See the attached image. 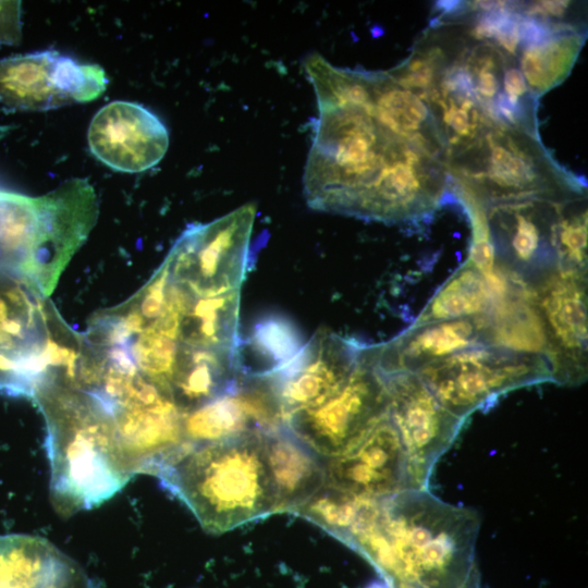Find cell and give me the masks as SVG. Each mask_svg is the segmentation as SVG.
I'll use <instances>...</instances> for the list:
<instances>
[{
    "label": "cell",
    "instance_id": "cell-1",
    "mask_svg": "<svg viewBox=\"0 0 588 588\" xmlns=\"http://www.w3.org/2000/svg\"><path fill=\"white\" fill-rule=\"evenodd\" d=\"M304 69L318 105L303 174L308 206L389 224L431 218L452 194L419 97L384 72L336 68L317 53Z\"/></svg>",
    "mask_w": 588,
    "mask_h": 588
},
{
    "label": "cell",
    "instance_id": "cell-2",
    "mask_svg": "<svg viewBox=\"0 0 588 588\" xmlns=\"http://www.w3.org/2000/svg\"><path fill=\"white\" fill-rule=\"evenodd\" d=\"M478 514L442 502L427 489L382 499L377 515L348 546L391 588H462L474 569Z\"/></svg>",
    "mask_w": 588,
    "mask_h": 588
},
{
    "label": "cell",
    "instance_id": "cell-3",
    "mask_svg": "<svg viewBox=\"0 0 588 588\" xmlns=\"http://www.w3.org/2000/svg\"><path fill=\"white\" fill-rule=\"evenodd\" d=\"M32 401L45 419L50 495L60 513L94 509L134 476L111 411L99 397L45 380L35 387Z\"/></svg>",
    "mask_w": 588,
    "mask_h": 588
},
{
    "label": "cell",
    "instance_id": "cell-4",
    "mask_svg": "<svg viewBox=\"0 0 588 588\" xmlns=\"http://www.w3.org/2000/svg\"><path fill=\"white\" fill-rule=\"evenodd\" d=\"M264 433L187 442L156 476L192 511L206 531H229L277 512Z\"/></svg>",
    "mask_w": 588,
    "mask_h": 588
},
{
    "label": "cell",
    "instance_id": "cell-5",
    "mask_svg": "<svg viewBox=\"0 0 588 588\" xmlns=\"http://www.w3.org/2000/svg\"><path fill=\"white\" fill-rule=\"evenodd\" d=\"M98 211L96 192L86 179H71L37 197L0 186V273L48 298Z\"/></svg>",
    "mask_w": 588,
    "mask_h": 588
},
{
    "label": "cell",
    "instance_id": "cell-6",
    "mask_svg": "<svg viewBox=\"0 0 588 588\" xmlns=\"http://www.w3.org/2000/svg\"><path fill=\"white\" fill-rule=\"evenodd\" d=\"M415 373L446 409L463 419L509 391L553 382L544 355L492 344L460 351Z\"/></svg>",
    "mask_w": 588,
    "mask_h": 588
},
{
    "label": "cell",
    "instance_id": "cell-7",
    "mask_svg": "<svg viewBox=\"0 0 588 588\" xmlns=\"http://www.w3.org/2000/svg\"><path fill=\"white\" fill-rule=\"evenodd\" d=\"M255 216L256 207L245 205L211 222L188 225L166 257L171 280L199 297L241 290Z\"/></svg>",
    "mask_w": 588,
    "mask_h": 588
},
{
    "label": "cell",
    "instance_id": "cell-8",
    "mask_svg": "<svg viewBox=\"0 0 588 588\" xmlns=\"http://www.w3.org/2000/svg\"><path fill=\"white\" fill-rule=\"evenodd\" d=\"M382 375L364 344L345 384L314 407L290 415L285 426L320 457L338 455L358 441L387 414Z\"/></svg>",
    "mask_w": 588,
    "mask_h": 588
},
{
    "label": "cell",
    "instance_id": "cell-9",
    "mask_svg": "<svg viewBox=\"0 0 588 588\" xmlns=\"http://www.w3.org/2000/svg\"><path fill=\"white\" fill-rule=\"evenodd\" d=\"M108 78L98 64L81 63L56 50L0 59V102L23 111H46L97 99Z\"/></svg>",
    "mask_w": 588,
    "mask_h": 588
},
{
    "label": "cell",
    "instance_id": "cell-10",
    "mask_svg": "<svg viewBox=\"0 0 588 588\" xmlns=\"http://www.w3.org/2000/svg\"><path fill=\"white\" fill-rule=\"evenodd\" d=\"M382 377L387 414L406 455L407 489L425 490L434 463L451 446L465 419L446 409L415 372Z\"/></svg>",
    "mask_w": 588,
    "mask_h": 588
},
{
    "label": "cell",
    "instance_id": "cell-11",
    "mask_svg": "<svg viewBox=\"0 0 588 588\" xmlns=\"http://www.w3.org/2000/svg\"><path fill=\"white\" fill-rule=\"evenodd\" d=\"M565 201L525 199L485 207L497 267L527 287L559 269L558 223Z\"/></svg>",
    "mask_w": 588,
    "mask_h": 588
},
{
    "label": "cell",
    "instance_id": "cell-12",
    "mask_svg": "<svg viewBox=\"0 0 588 588\" xmlns=\"http://www.w3.org/2000/svg\"><path fill=\"white\" fill-rule=\"evenodd\" d=\"M108 407L134 475H156L188 442L184 436V414L170 395L143 375Z\"/></svg>",
    "mask_w": 588,
    "mask_h": 588
},
{
    "label": "cell",
    "instance_id": "cell-13",
    "mask_svg": "<svg viewBox=\"0 0 588 588\" xmlns=\"http://www.w3.org/2000/svg\"><path fill=\"white\" fill-rule=\"evenodd\" d=\"M547 336L553 382L587 379V273L556 269L529 287Z\"/></svg>",
    "mask_w": 588,
    "mask_h": 588
},
{
    "label": "cell",
    "instance_id": "cell-14",
    "mask_svg": "<svg viewBox=\"0 0 588 588\" xmlns=\"http://www.w3.org/2000/svg\"><path fill=\"white\" fill-rule=\"evenodd\" d=\"M59 317L47 297L0 273V360L33 391L50 378L48 353Z\"/></svg>",
    "mask_w": 588,
    "mask_h": 588
},
{
    "label": "cell",
    "instance_id": "cell-15",
    "mask_svg": "<svg viewBox=\"0 0 588 588\" xmlns=\"http://www.w3.org/2000/svg\"><path fill=\"white\" fill-rule=\"evenodd\" d=\"M362 343L330 330H318L282 369L267 377L282 417L323 403L347 381Z\"/></svg>",
    "mask_w": 588,
    "mask_h": 588
},
{
    "label": "cell",
    "instance_id": "cell-16",
    "mask_svg": "<svg viewBox=\"0 0 588 588\" xmlns=\"http://www.w3.org/2000/svg\"><path fill=\"white\" fill-rule=\"evenodd\" d=\"M87 140L91 154L109 168L137 173L155 167L164 157L169 132L144 106L115 100L94 115Z\"/></svg>",
    "mask_w": 588,
    "mask_h": 588
},
{
    "label": "cell",
    "instance_id": "cell-17",
    "mask_svg": "<svg viewBox=\"0 0 588 588\" xmlns=\"http://www.w3.org/2000/svg\"><path fill=\"white\" fill-rule=\"evenodd\" d=\"M322 461L326 483L343 491L385 499L407 489L404 446L388 414L347 450Z\"/></svg>",
    "mask_w": 588,
    "mask_h": 588
},
{
    "label": "cell",
    "instance_id": "cell-18",
    "mask_svg": "<svg viewBox=\"0 0 588 588\" xmlns=\"http://www.w3.org/2000/svg\"><path fill=\"white\" fill-rule=\"evenodd\" d=\"M284 426L266 378H240L235 389L184 414V436L191 443L269 432Z\"/></svg>",
    "mask_w": 588,
    "mask_h": 588
},
{
    "label": "cell",
    "instance_id": "cell-19",
    "mask_svg": "<svg viewBox=\"0 0 588 588\" xmlns=\"http://www.w3.org/2000/svg\"><path fill=\"white\" fill-rule=\"evenodd\" d=\"M488 344L483 317L409 326L393 339L368 345L371 360L382 376L416 372L460 351Z\"/></svg>",
    "mask_w": 588,
    "mask_h": 588
},
{
    "label": "cell",
    "instance_id": "cell-20",
    "mask_svg": "<svg viewBox=\"0 0 588 588\" xmlns=\"http://www.w3.org/2000/svg\"><path fill=\"white\" fill-rule=\"evenodd\" d=\"M268 469L277 495V511H290L326 483L322 457L284 425L264 433Z\"/></svg>",
    "mask_w": 588,
    "mask_h": 588
},
{
    "label": "cell",
    "instance_id": "cell-21",
    "mask_svg": "<svg viewBox=\"0 0 588 588\" xmlns=\"http://www.w3.org/2000/svg\"><path fill=\"white\" fill-rule=\"evenodd\" d=\"M235 351L180 345L169 384L176 407L189 413L235 389L240 381Z\"/></svg>",
    "mask_w": 588,
    "mask_h": 588
},
{
    "label": "cell",
    "instance_id": "cell-22",
    "mask_svg": "<svg viewBox=\"0 0 588 588\" xmlns=\"http://www.w3.org/2000/svg\"><path fill=\"white\" fill-rule=\"evenodd\" d=\"M76 567L44 538L0 536V588H58Z\"/></svg>",
    "mask_w": 588,
    "mask_h": 588
},
{
    "label": "cell",
    "instance_id": "cell-23",
    "mask_svg": "<svg viewBox=\"0 0 588 588\" xmlns=\"http://www.w3.org/2000/svg\"><path fill=\"white\" fill-rule=\"evenodd\" d=\"M299 329L284 316L268 315L259 319L248 336L235 348V363L241 378H267L290 363L303 348Z\"/></svg>",
    "mask_w": 588,
    "mask_h": 588
},
{
    "label": "cell",
    "instance_id": "cell-24",
    "mask_svg": "<svg viewBox=\"0 0 588 588\" xmlns=\"http://www.w3.org/2000/svg\"><path fill=\"white\" fill-rule=\"evenodd\" d=\"M240 301L241 290L208 297L191 295L180 318V344L235 351L240 341Z\"/></svg>",
    "mask_w": 588,
    "mask_h": 588
},
{
    "label": "cell",
    "instance_id": "cell-25",
    "mask_svg": "<svg viewBox=\"0 0 588 588\" xmlns=\"http://www.w3.org/2000/svg\"><path fill=\"white\" fill-rule=\"evenodd\" d=\"M482 317L488 344L547 355L548 344L543 323L530 290L524 284L516 283Z\"/></svg>",
    "mask_w": 588,
    "mask_h": 588
},
{
    "label": "cell",
    "instance_id": "cell-26",
    "mask_svg": "<svg viewBox=\"0 0 588 588\" xmlns=\"http://www.w3.org/2000/svg\"><path fill=\"white\" fill-rule=\"evenodd\" d=\"M498 299L487 279L466 260L438 289L413 323L485 316Z\"/></svg>",
    "mask_w": 588,
    "mask_h": 588
},
{
    "label": "cell",
    "instance_id": "cell-27",
    "mask_svg": "<svg viewBox=\"0 0 588 588\" xmlns=\"http://www.w3.org/2000/svg\"><path fill=\"white\" fill-rule=\"evenodd\" d=\"M181 313L169 303L163 315L138 334L132 336L124 347L137 370L149 381L169 394V384L180 350L179 323Z\"/></svg>",
    "mask_w": 588,
    "mask_h": 588
},
{
    "label": "cell",
    "instance_id": "cell-28",
    "mask_svg": "<svg viewBox=\"0 0 588 588\" xmlns=\"http://www.w3.org/2000/svg\"><path fill=\"white\" fill-rule=\"evenodd\" d=\"M382 499L359 497L324 483L292 512L317 523L346 543L378 513Z\"/></svg>",
    "mask_w": 588,
    "mask_h": 588
},
{
    "label": "cell",
    "instance_id": "cell-29",
    "mask_svg": "<svg viewBox=\"0 0 588 588\" xmlns=\"http://www.w3.org/2000/svg\"><path fill=\"white\" fill-rule=\"evenodd\" d=\"M22 39L21 1H0V46L17 45Z\"/></svg>",
    "mask_w": 588,
    "mask_h": 588
},
{
    "label": "cell",
    "instance_id": "cell-30",
    "mask_svg": "<svg viewBox=\"0 0 588 588\" xmlns=\"http://www.w3.org/2000/svg\"><path fill=\"white\" fill-rule=\"evenodd\" d=\"M367 588H391V587L387 583L385 584L373 583V584L369 585Z\"/></svg>",
    "mask_w": 588,
    "mask_h": 588
}]
</instances>
